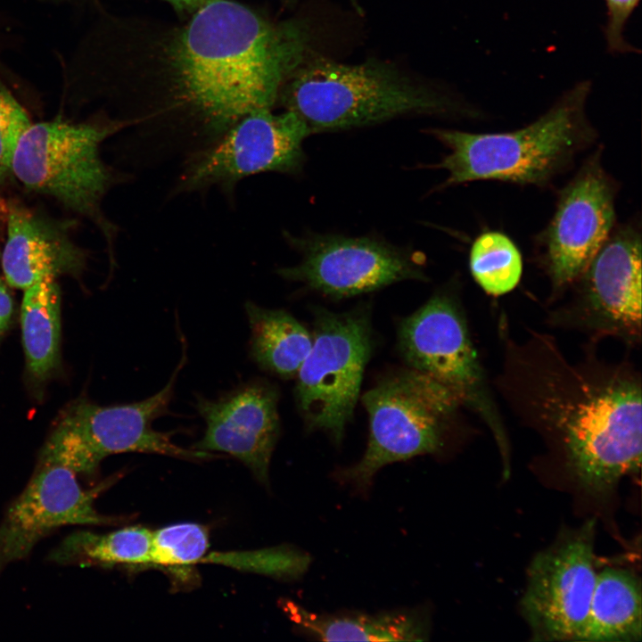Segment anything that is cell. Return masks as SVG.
Segmentation results:
<instances>
[{"mask_svg":"<svg viewBox=\"0 0 642 642\" xmlns=\"http://www.w3.org/2000/svg\"><path fill=\"white\" fill-rule=\"evenodd\" d=\"M500 369L494 387L517 421L549 442L580 487L605 496L640 470L641 374L628 358L606 361L596 343L572 359L549 333L513 337L499 322Z\"/></svg>","mask_w":642,"mask_h":642,"instance_id":"2","label":"cell"},{"mask_svg":"<svg viewBox=\"0 0 642 642\" xmlns=\"http://www.w3.org/2000/svg\"><path fill=\"white\" fill-rule=\"evenodd\" d=\"M148 48L139 78L146 98L133 125L152 121L191 142L192 152L243 117L272 109L305 59L306 23H275L232 0H209Z\"/></svg>","mask_w":642,"mask_h":642,"instance_id":"1","label":"cell"},{"mask_svg":"<svg viewBox=\"0 0 642 642\" xmlns=\"http://www.w3.org/2000/svg\"><path fill=\"white\" fill-rule=\"evenodd\" d=\"M152 531L141 526L106 534L79 531L67 536L48 556L61 565H151Z\"/></svg>","mask_w":642,"mask_h":642,"instance_id":"22","label":"cell"},{"mask_svg":"<svg viewBox=\"0 0 642 642\" xmlns=\"http://www.w3.org/2000/svg\"><path fill=\"white\" fill-rule=\"evenodd\" d=\"M127 120L71 123L52 120L31 124L14 152L12 171L27 187L54 197L67 207L102 219L100 202L115 176L100 156V145Z\"/></svg>","mask_w":642,"mask_h":642,"instance_id":"9","label":"cell"},{"mask_svg":"<svg viewBox=\"0 0 642 642\" xmlns=\"http://www.w3.org/2000/svg\"><path fill=\"white\" fill-rule=\"evenodd\" d=\"M595 521L559 536L532 559L521 610L533 640L576 641L588 615L597 575Z\"/></svg>","mask_w":642,"mask_h":642,"instance_id":"12","label":"cell"},{"mask_svg":"<svg viewBox=\"0 0 642 642\" xmlns=\"http://www.w3.org/2000/svg\"><path fill=\"white\" fill-rule=\"evenodd\" d=\"M13 312L12 296L5 284L0 280V334H2L11 321Z\"/></svg>","mask_w":642,"mask_h":642,"instance_id":"27","label":"cell"},{"mask_svg":"<svg viewBox=\"0 0 642 642\" xmlns=\"http://www.w3.org/2000/svg\"><path fill=\"white\" fill-rule=\"evenodd\" d=\"M31 124L27 111L0 82V184L12 171L20 139Z\"/></svg>","mask_w":642,"mask_h":642,"instance_id":"25","label":"cell"},{"mask_svg":"<svg viewBox=\"0 0 642 642\" xmlns=\"http://www.w3.org/2000/svg\"><path fill=\"white\" fill-rule=\"evenodd\" d=\"M590 90V81L579 82L539 119L514 131L430 129L428 132L450 150L433 165L449 173L442 186L477 180L547 184L596 137L586 115Z\"/></svg>","mask_w":642,"mask_h":642,"instance_id":"4","label":"cell"},{"mask_svg":"<svg viewBox=\"0 0 642 642\" xmlns=\"http://www.w3.org/2000/svg\"><path fill=\"white\" fill-rule=\"evenodd\" d=\"M278 101L310 134L372 126L407 114L477 115L462 101L414 81L393 64L369 59L349 65L310 52L283 85Z\"/></svg>","mask_w":642,"mask_h":642,"instance_id":"3","label":"cell"},{"mask_svg":"<svg viewBox=\"0 0 642 642\" xmlns=\"http://www.w3.org/2000/svg\"><path fill=\"white\" fill-rule=\"evenodd\" d=\"M84 257L66 236L29 210L10 208L2 266L8 284L25 290L81 268Z\"/></svg>","mask_w":642,"mask_h":642,"instance_id":"17","label":"cell"},{"mask_svg":"<svg viewBox=\"0 0 642 642\" xmlns=\"http://www.w3.org/2000/svg\"><path fill=\"white\" fill-rule=\"evenodd\" d=\"M309 135L306 124L291 111H253L211 143L187 153L171 193L216 187L229 197L248 177L297 174L305 161L303 142Z\"/></svg>","mask_w":642,"mask_h":642,"instance_id":"10","label":"cell"},{"mask_svg":"<svg viewBox=\"0 0 642 642\" xmlns=\"http://www.w3.org/2000/svg\"><path fill=\"white\" fill-rule=\"evenodd\" d=\"M284 611L302 630L325 641H421L429 637V621L421 611L378 614H319L293 602Z\"/></svg>","mask_w":642,"mask_h":642,"instance_id":"18","label":"cell"},{"mask_svg":"<svg viewBox=\"0 0 642 642\" xmlns=\"http://www.w3.org/2000/svg\"><path fill=\"white\" fill-rule=\"evenodd\" d=\"M311 349L296 378L295 399L309 431L342 440L360 394L373 338L370 308L347 312L317 308Z\"/></svg>","mask_w":642,"mask_h":642,"instance_id":"7","label":"cell"},{"mask_svg":"<svg viewBox=\"0 0 642 642\" xmlns=\"http://www.w3.org/2000/svg\"><path fill=\"white\" fill-rule=\"evenodd\" d=\"M78 476L60 462L38 457L29 482L9 505L0 523V573L11 563L26 558L39 540L62 526L120 522L95 508V499L115 477L84 489Z\"/></svg>","mask_w":642,"mask_h":642,"instance_id":"15","label":"cell"},{"mask_svg":"<svg viewBox=\"0 0 642 642\" xmlns=\"http://www.w3.org/2000/svg\"><path fill=\"white\" fill-rule=\"evenodd\" d=\"M641 236L631 226L611 234L574 288L571 300L551 309L547 323L576 331L588 342L613 338L629 349L641 343Z\"/></svg>","mask_w":642,"mask_h":642,"instance_id":"11","label":"cell"},{"mask_svg":"<svg viewBox=\"0 0 642 642\" xmlns=\"http://www.w3.org/2000/svg\"><path fill=\"white\" fill-rule=\"evenodd\" d=\"M21 321L29 370L44 380L60 358L61 296L55 278L43 279L24 290Z\"/></svg>","mask_w":642,"mask_h":642,"instance_id":"21","label":"cell"},{"mask_svg":"<svg viewBox=\"0 0 642 642\" xmlns=\"http://www.w3.org/2000/svg\"><path fill=\"white\" fill-rule=\"evenodd\" d=\"M279 391L264 379L250 380L215 399L196 398L206 424L193 449L228 454L247 465L262 482L279 437Z\"/></svg>","mask_w":642,"mask_h":642,"instance_id":"16","label":"cell"},{"mask_svg":"<svg viewBox=\"0 0 642 642\" xmlns=\"http://www.w3.org/2000/svg\"><path fill=\"white\" fill-rule=\"evenodd\" d=\"M210 548L207 529L195 523H180L152 531L151 565L186 567L203 563Z\"/></svg>","mask_w":642,"mask_h":642,"instance_id":"24","label":"cell"},{"mask_svg":"<svg viewBox=\"0 0 642 642\" xmlns=\"http://www.w3.org/2000/svg\"><path fill=\"white\" fill-rule=\"evenodd\" d=\"M606 21L604 34L607 51L613 54L639 53L624 38L626 25L638 6L640 0H604Z\"/></svg>","mask_w":642,"mask_h":642,"instance_id":"26","label":"cell"},{"mask_svg":"<svg viewBox=\"0 0 642 642\" xmlns=\"http://www.w3.org/2000/svg\"><path fill=\"white\" fill-rule=\"evenodd\" d=\"M399 353L407 366L438 381L490 430L504 470L510 468L505 426L473 347L464 311L449 291L434 293L399 326Z\"/></svg>","mask_w":642,"mask_h":642,"instance_id":"8","label":"cell"},{"mask_svg":"<svg viewBox=\"0 0 642 642\" xmlns=\"http://www.w3.org/2000/svg\"><path fill=\"white\" fill-rule=\"evenodd\" d=\"M183 356L166 385L140 401L99 406L81 401L62 415L45 441L39 457L60 462L78 475H92L106 457L124 452L166 455L201 460L213 454L185 449L172 440V432H160L152 422L169 413L178 374L186 361Z\"/></svg>","mask_w":642,"mask_h":642,"instance_id":"6","label":"cell"},{"mask_svg":"<svg viewBox=\"0 0 642 642\" xmlns=\"http://www.w3.org/2000/svg\"><path fill=\"white\" fill-rule=\"evenodd\" d=\"M641 585L630 571L606 568L597 575L588 612L576 641H639Z\"/></svg>","mask_w":642,"mask_h":642,"instance_id":"19","label":"cell"},{"mask_svg":"<svg viewBox=\"0 0 642 642\" xmlns=\"http://www.w3.org/2000/svg\"><path fill=\"white\" fill-rule=\"evenodd\" d=\"M284 238L301 258L294 266L278 268L277 274L332 299L372 292L404 280H427L413 255L377 238L288 233Z\"/></svg>","mask_w":642,"mask_h":642,"instance_id":"13","label":"cell"},{"mask_svg":"<svg viewBox=\"0 0 642 642\" xmlns=\"http://www.w3.org/2000/svg\"><path fill=\"white\" fill-rule=\"evenodd\" d=\"M615 193L599 152L560 192L556 211L542 234V262L551 284V300L581 276L611 235Z\"/></svg>","mask_w":642,"mask_h":642,"instance_id":"14","label":"cell"},{"mask_svg":"<svg viewBox=\"0 0 642 642\" xmlns=\"http://www.w3.org/2000/svg\"><path fill=\"white\" fill-rule=\"evenodd\" d=\"M286 1L293 2V1H295V0H286ZM350 1H351L352 3H354V0H350Z\"/></svg>","mask_w":642,"mask_h":642,"instance_id":"29","label":"cell"},{"mask_svg":"<svg viewBox=\"0 0 642 642\" xmlns=\"http://www.w3.org/2000/svg\"><path fill=\"white\" fill-rule=\"evenodd\" d=\"M177 12L187 11L196 6L202 0H166Z\"/></svg>","mask_w":642,"mask_h":642,"instance_id":"28","label":"cell"},{"mask_svg":"<svg viewBox=\"0 0 642 642\" xmlns=\"http://www.w3.org/2000/svg\"><path fill=\"white\" fill-rule=\"evenodd\" d=\"M469 268L477 284L488 294L500 296L513 291L523 274V258L505 234L487 231L473 241Z\"/></svg>","mask_w":642,"mask_h":642,"instance_id":"23","label":"cell"},{"mask_svg":"<svg viewBox=\"0 0 642 642\" xmlns=\"http://www.w3.org/2000/svg\"><path fill=\"white\" fill-rule=\"evenodd\" d=\"M251 328L250 354L262 369L294 378L312 346V334L284 309L245 303Z\"/></svg>","mask_w":642,"mask_h":642,"instance_id":"20","label":"cell"},{"mask_svg":"<svg viewBox=\"0 0 642 642\" xmlns=\"http://www.w3.org/2000/svg\"><path fill=\"white\" fill-rule=\"evenodd\" d=\"M361 400L369 422L366 451L358 463L336 473L361 490L387 465L441 451L464 407L449 388L410 367L379 379Z\"/></svg>","mask_w":642,"mask_h":642,"instance_id":"5","label":"cell"}]
</instances>
